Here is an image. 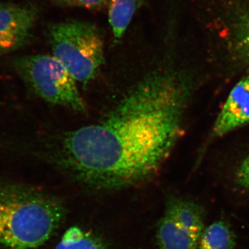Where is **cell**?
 <instances>
[{
  "mask_svg": "<svg viewBox=\"0 0 249 249\" xmlns=\"http://www.w3.org/2000/svg\"><path fill=\"white\" fill-rule=\"evenodd\" d=\"M193 81L188 72L155 67L98 121L56 134L48 160L75 181L116 191L151 179L183 134Z\"/></svg>",
  "mask_w": 249,
  "mask_h": 249,
  "instance_id": "obj_1",
  "label": "cell"
},
{
  "mask_svg": "<svg viewBox=\"0 0 249 249\" xmlns=\"http://www.w3.org/2000/svg\"><path fill=\"white\" fill-rule=\"evenodd\" d=\"M66 213L60 199L40 190L0 187V245L9 249L37 248L56 232Z\"/></svg>",
  "mask_w": 249,
  "mask_h": 249,
  "instance_id": "obj_2",
  "label": "cell"
},
{
  "mask_svg": "<svg viewBox=\"0 0 249 249\" xmlns=\"http://www.w3.org/2000/svg\"><path fill=\"white\" fill-rule=\"evenodd\" d=\"M47 37L52 55L80 84L88 85L104 64L102 36L91 23L79 20L56 23L49 27Z\"/></svg>",
  "mask_w": 249,
  "mask_h": 249,
  "instance_id": "obj_3",
  "label": "cell"
},
{
  "mask_svg": "<svg viewBox=\"0 0 249 249\" xmlns=\"http://www.w3.org/2000/svg\"><path fill=\"white\" fill-rule=\"evenodd\" d=\"M14 67L37 97L76 113L83 114L88 110L76 80L53 55L21 57L15 60Z\"/></svg>",
  "mask_w": 249,
  "mask_h": 249,
  "instance_id": "obj_4",
  "label": "cell"
},
{
  "mask_svg": "<svg viewBox=\"0 0 249 249\" xmlns=\"http://www.w3.org/2000/svg\"><path fill=\"white\" fill-rule=\"evenodd\" d=\"M200 19L229 58L249 65V0H203Z\"/></svg>",
  "mask_w": 249,
  "mask_h": 249,
  "instance_id": "obj_5",
  "label": "cell"
},
{
  "mask_svg": "<svg viewBox=\"0 0 249 249\" xmlns=\"http://www.w3.org/2000/svg\"><path fill=\"white\" fill-rule=\"evenodd\" d=\"M204 211L195 201L170 196L157 224L158 249H197L204 232Z\"/></svg>",
  "mask_w": 249,
  "mask_h": 249,
  "instance_id": "obj_6",
  "label": "cell"
},
{
  "mask_svg": "<svg viewBox=\"0 0 249 249\" xmlns=\"http://www.w3.org/2000/svg\"><path fill=\"white\" fill-rule=\"evenodd\" d=\"M39 13L38 6L33 3H0V54L29 43Z\"/></svg>",
  "mask_w": 249,
  "mask_h": 249,
  "instance_id": "obj_7",
  "label": "cell"
},
{
  "mask_svg": "<svg viewBox=\"0 0 249 249\" xmlns=\"http://www.w3.org/2000/svg\"><path fill=\"white\" fill-rule=\"evenodd\" d=\"M249 124V68L232 88L213 126L215 137H223Z\"/></svg>",
  "mask_w": 249,
  "mask_h": 249,
  "instance_id": "obj_8",
  "label": "cell"
},
{
  "mask_svg": "<svg viewBox=\"0 0 249 249\" xmlns=\"http://www.w3.org/2000/svg\"><path fill=\"white\" fill-rule=\"evenodd\" d=\"M148 0H108V18L116 42L122 38L137 10Z\"/></svg>",
  "mask_w": 249,
  "mask_h": 249,
  "instance_id": "obj_9",
  "label": "cell"
},
{
  "mask_svg": "<svg viewBox=\"0 0 249 249\" xmlns=\"http://www.w3.org/2000/svg\"><path fill=\"white\" fill-rule=\"evenodd\" d=\"M235 237L230 226L218 221L204 229L197 249H234Z\"/></svg>",
  "mask_w": 249,
  "mask_h": 249,
  "instance_id": "obj_10",
  "label": "cell"
},
{
  "mask_svg": "<svg viewBox=\"0 0 249 249\" xmlns=\"http://www.w3.org/2000/svg\"><path fill=\"white\" fill-rule=\"evenodd\" d=\"M55 249H109L96 234L78 227L70 228Z\"/></svg>",
  "mask_w": 249,
  "mask_h": 249,
  "instance_id": "obj_11",
  "label": "cell"
},
{
  "mask_svg": "<svg viewBox=\"0 0 249 249\" xmlns=\"http://www.w3.org/2000/svg\"><path fill=\"white\" fill-rule=\"evenodd\" d=\"M62 7H81L90 10L102 9L108 4V0H51Z\"/></svg>",
  "mask_w": 249,
  "mask_h": 249,
  "instance_id": "obj_12",
  "label": "cell"
},
{
  "mask_svg": "<svg viewBox=\"0 0 249 249\" xmlns=\"http://www.w3.org/2000/svg\"><path fill=\"white\" fill-rule=\"evenodd\" d=\"M236 181L240 186L249 190V155L241 163L236 174Z\"/></svg>",
  "mask_w": 249,
  "mask_h": 249,
  "instance_id": "obj_13",
  "label": "cell"
}]
</instances>
